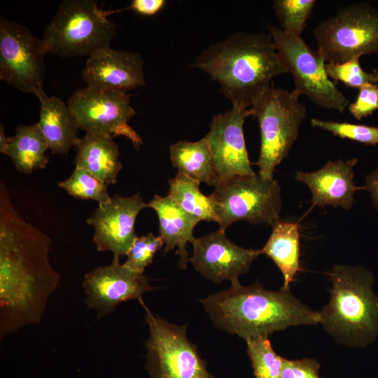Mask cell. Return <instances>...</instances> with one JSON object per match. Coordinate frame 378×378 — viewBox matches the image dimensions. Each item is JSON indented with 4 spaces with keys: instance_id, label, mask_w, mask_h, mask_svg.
<instances>
[{
    "instance_id": "obj_1",
    "label": "cell",
    "mask_w": 378,
    "mask_h": 378,
    "mask_svg": "<svg viewBox=\"0 0 378 378\" xmlns=\"http://www.w3.org/2000/svg\"><path fill=\"white\" fill-rule=\"evenodd\" d=\"M51 239L24 220L0 183V337L39 324L61 276L49 260Z\"/></svg>"
},
{
    "instance_id": "obj_2",
    "label": "cell",
    "mask_w": 378,
    "mask_h": 378,
    "mask_svg": "<svg viewBox=\"0 0 378 378\" xmlns=\"http://www.w3.org/2000/svg\"><path fill=\"white\" fill-rule=\"evenodd\" d=\"M192 66L217 82L232 106L245 109L288 72L270 33L237 31L204 49Z\"/></svg>"
},
{
    "instance_id": "obj_3",
    "label": "cell",
    "mask_w": 378,
    "mask_h": 378,
    "mask_svg": "<svg viewBox=\"0 0 378 378\" xmlns=\"http://www.w3.org/2000/svg\"><path fill=\"white\" fill-rule=\"evenodd\" d=\"M230 287L200 302L214 325L240 337L267 336L291 326L320 323L318 312L295 298L290 288L267 290L259 283L243 286L238 278Z\"/></svg>"
},
{
    "instance_id": "obj_4",
    "label": "cell",
    "mask_w": 378,
    "mask_h": 378,
    "mask_svg": "<svg viewBox=\"0 0 378 378\" xmlns=\"http://www.w3.org/2000/svg\"><path fill=\"white\" fill-rule=\"evenodd\" d=\"M329 302L318 312L324 330L341 344L363 347L378 336V296L373 274L362 267L335 265Z\"/></svg>"
},
{
    "instance_id": "obj_5",
    "label": "cell",
    "mask_w": 378,
    "mask_h": 378,
    "mask_svg": "<svg viewBox=\"0 0 378 378\" xmlns=\"http://www.w3.org/2000/svg\"><path fill=\"white\" fill-rule=\"evenodd\" d=\"M93 0H65L47 25L41 39L47 54L62 57H90L111 48L115 24Z\"/></svg>"
},
{
    "instance_id": "obj_6",
    "label": "cell",
    "mask_w": 378,
    "mask_h": 378,
    "mask_svg": "<svg viewBox=\"0 0 378 378\" xmlns=\"http://www.w3.org/2000/svg\"><path fill=\"white\" fill-rule=\"evenodd\" d=\"M296 89L290 92L271 86L250 107L260 131L258 174L273 179L276 167L288 155L298 138L299 127L306 117Z\"/></svg>"
},
{
    "instance_id": "obj_7",
    "label": "cell",
    "mask_w": 378,
    "mask_h": 378,
    "mask_svg": "<svg viewBox=\"0 0 378 378\" xmlns=\"http://www.w3.org/2000/svg\"><path fill=\"white\" fill-rule=\"evenodd\" d=\"M209 196L223 231L238 220L272 227L281 220V190L274 178L258 174L235 176L219 181Z\"/></svg>"
},
{
    "instance_id": "obj_8",
    "label": "cell",
    "mask_w": 378,
    "mask_h": 378,
    "mask_svg": "<svg viewBox=\"0 0 378 378\" xmlns=\"http://www.w3.org/2000/svg\"><path fill=\"white\" fill-rule=\"evenodd\" d=\"M317 51L325 62L340 64L378 54V10L367 2L340 8L314 29Z\"/></svg>"
},
{
    "instance_id": "obj_9",
    "label": "cell",
    "mask_w": 378,
    "mask_h": 378,
    "mask_svg": "<svg viewBox=\"0 0 378 378\" xmlns=\"http://www.w3.org/2000/svg\"><path fill=\"white\" fill-rule=\"evenodd\" d=\"M148 337L146 365L149 378H214L206 361L186 335L187 324L178 326L154 315L144 301Z\"/></svg>"
},
{
    "instance_id": "obj_10",
    "label": "cell",
    "mask_w": 378,
    "mask_h": 378,
    "mask_svg": "<svg viewBox=\"0 0 378 378\" xmlns=\"http://www.w3.org/2000/svg\"><path fill=\"white\" fill-rule=\"evenodd\" d=\"M268 29L285 66L293 75L295 89L323 108L343 113L349 102L330 79L320 53L300 36L272 25Z\"/></svg>"
},
{
    "instance_id": "obj_11",
    "label": "cell",
    "mask_w": 378,
    "mask_h": 378,
    "mask_svg": "<svg viewBox=\"0 0 378 378\" xmlns=\"http://www.w3.org/2000/svg\"><path fill=\"white\" fill-rule=\"evenodd\" d=\"M78 128L113 138L124 136L136 148L141 136L127 123L136 115L125 92L87 86L76 90L67 103Z\"/></svg>"
},
{
    "instance_id": "obj_12",
    "label": "cell",
    "mask_w": 378,
    "mask_h": 378,
    "mask_svg": "<svg viewBox=\"0 0 378 378\" xmlns=\"http://www.w3.org/2000/svg\"><path fill=\"white\" fill-rule=\"evenodd\" d=\"M42 41L24 25L0 18V79L24 93L43 88L46 55Z\"/></svg>"
},
{
    "instance_id": "obj_13",
    "label": "cell",
    "mask_w": 378,
    "mask_h": 378,
    "mask_svg": "<svg viewBox=\"0 0 378 378\" xmlns=\"http://www.w3.org/2000/svg\"><path fill=\"white\" fill-rule=\"evenodd\" d=\"M82 286L87 307L94 310L99 318L113 312L123 302L141 301L145 293L155 289L144 273L120 264L118 256H113L110 265L97 267L86 273Z\"/></svg>"
},
{
    "instance_id": "obj_14",
    "label": "cell",
    "mask_w": 378,
    "mask_h": 378,
    "mask_svg": "<svg viewBox=\"0 0 378 378\" xmlns=\"http://www.w3.org/2000/svg\"><path fill=\"white\" fill-rule=\"evenodd\" d=\"M249 109L232 106L213 117L205 136L211 148L219 181L255 173L251 167L244 135ZM218 181V182H219Z\"/></svg>"
},
{
    "instance_id": "obj_15",
    "label": "cell",
    "mask_w": 378,
    "mask_h": 378,
    "mask_svg": "<svg viewBox=\"0 0 378 378\" xmlns=\"http://www.w3.org/2000/svg\"><path fill=\"white\" fill-rule=\"evenodd\" d=\"M148 207L139 194L129 197L115 195L99 204L87 223L94 230L93 242L99 251H110L123 256L137 236L134 223L139 213Z\"/></svg>"
},
{
    "instance_id": "obj_16",
    "label": "cell",
    "mask_w": 378,
    "mask_h": 378,
    "mask_svg": "<svg viewBox=\"0 0 378 378\" xmlns=\"http://www.w3.org/2000/svg\"><path fill=\"white\" fill-rule=\"evenodd\" d=\"M190 258L195 269L209 280L218 284L232 280L246 273L253 261L260 255L259 249H248L237 245L218 229L192 244Z\"/></svg>"
},
{
    "instance_id": "obj_17",
    "label": "cell",
    "mask_w": 378,
    "mask_h": 378,
    "mask_svg": "<svg viewBox=\"0 0 378 378\" xmlns=\"http://www.w3.org/2000/svg\"><path fill=\"white\" fill-rule=\"evenodd\" d=\"M82 76L88 87L125 93L145 85L141 55L111 48L99 49L88 57Z\"/></svg>"
},
{
    "instance_id": "obj_18",
    "label": "cell",
    "mask_w": 378,
    "mask_h": 378,
    "mask_svg": "<svg viewBox=\"0 0 378 378\" xmlns=\"http://www.w3.org/2000/svg\"><path fill=\"white\" fill-rule=\"evenodd\" d=\"M356 158L347 161H328L322 168L312 172L298 171L295 179L306 184L311 190L314 205L341 206L349 210L358 189L354 184L353 168Z\"/></svg>"
},
{
    "instance_id": "obj_19",
    "label": "cell",
    "mask_w": 378,
    "mask_h": 378,
    "mask_svg": "<svg viewBox=\"0 0 378 378\" xmlns=\"http://www.w3.org/2000/svg\"><path fill=\"white\" fill-rule=\"evenodd\" d=\"M157 214L159 221V233L164 241V253L176 248L179 256V267L186 269L190 258L186 251V244H192L195 239L193 230L200 220L187 213L170 197L155 195L148 204Z\"/></svg>"
},
{
    "instance_id": "obj_20",
    "label": "cell",
    "mask_w": 378,
    "mask_h": 378,
    "mask_svg": "<svg viewBox=\"0 0 378 378\" xmlns=\"http://www.w3.org/2000/svg\"><path fill=\"white\" fill-rule=\"evenodd\" d=\"M34 94L40 102L37 125L45 137L48 149L53 154L66 155L80 140L77 136L78 127L68 105L55 96L49 97L43 88Z\"/></svg>"
},
{
    "instance_id": "obj_21",
    "label": "cell",
    "mask_w": 378,
    "mask_h": 378,
    "mask_svg": "<svg viewBox=\"0 0 378 378\" xmlns=\"http://www.w3.org/2000/svg\"><path fill=\"white\" fill-rule=\"evenodd\" d=\"M76 147V167L87 169L107 186L117 182L122 165L113 137L87 132Z\"/></svg>"
},
{
    "instance_id": "obj_22",
    "label": "cell",
    "mask_w": 378,
    "mask_h": 378,
    "mask_svg": "<svg viewBox=\"0 0 378 378\" xmlns=\"http://www.w3.org/2000/svg\"><path fill=\"white\" fill-rule=\"evenodd\" d=\"M277 265L284 276L282 287L290 288L300 265V232L298 224L290 221H279L265 244L259 249Z\"/></svg>"
},
{
    "instance_id": "obj_23",
    "label": "cell",
    "mask_w": 378,
    "mask_h": 378,
    "mask_svg": "<svg viewBox=\"0 0 378 378\" xmlns=\"http://www.w3.org/2000/svg\"><path fill=\"white\" fill-rule=\"evenodd\" d=\"M172 165L196 181L215 186L218 177L206 137L196 141L181 140L169 148Z\"/></svg>"
},
{
    "instance_id": "obj_24",
    "label": "cell",
    "mask_w": 378,
    "mask_h": 378,
    "mask_svg": "<svg viewBox=\"0 0 378 378\" xmlns=\"http://www.w3.org/2000/svg\"><path fill=\"white\" fill-rule=\"evenodd\" d=\"M47 141L37 123L20 125L13 136L9 137L4 154L10 158L15 169L24 174L46 168L48 157Z\"/></svg>"
},
{
    "instance_id": "obj_25",
    "label": "cell",
    "mask_w": 378,
    "mask_h": 378,
    "mask_svg": "<svg viewBox=\"0 0 378 378\" xmlns=\"http://www.w3.org/2000/svg\"><path fill=\"white\" fill-rule=\"evenodd\" d=\"M200 183L178 172L169 181L168 196L180 207L200 220L218 223L212 200L204 195Z\"/></svg>"
},
{
    "instance_id": "obj_26",
    "label": "cell",
    "mask_w": 378,
    "mask_h": 378,
    "mask_svg": "<svg viewBox=\"0 0 378 378\" xmlns=\"http://www.w3.org/2000/svg\"><path fill=\"white\" fill-rule=\"evenodd\" d=\"M255 378H280L284 358L273 349L267 336L244 339Z\"/></svg>"
},
{
    "instance_id": "obj_27",
    "label": "cell",
    "mask_w": 378,
    "mask_h": 378,
    "mask_svg": "<svg viewBox=\"0 0 378 378\" xmlns=\"http://www.w3.org/2000/svg\"><path fill=\"white\" fill-rule=\"evenodd\" d=\"M58 186L74 197L94 200L99 204L106 202L111 198L106 183L79 167H76L69 177L59 182Z\"/></svg>"
},
{
    "instance_id": "obj_28",
    "label": "cell",
    "mask_w": 378,
    "mask_h": 378,
    "mask_svg": "<svg viewBox=\"0 0 378 378\" xmlns=\"http://www.w3.org/2000/svg\"><path fill=\"white\" fill-rule=\"evenodd\" d=\"M314 0H276L274 10L285 31L300 36L312 15Z\"/></svg>"
},
{
    "instance_id": "obj_29",
    "label": "cell",
    "mask_w": 378,
    "mask_h": 378,
    "mask_svg": "<svg viewBox=\"0 0 378 378\" xmlns=\"http://www.w3.org/2000/svg\"><path fill=\"white\" fill-rule=\"evenodd\" d=\"M360 57H354L340 64H326V71L329 76L340 81L349 88H360L368 84H377L378 69L371 73L365 72L360 66Z\"/></svg>"
},
{
    "instance_id": "obj_30",
    "label": "cell",
    "mask_w": 378,
    "mask_h": 378,
    "mask_svg": "<svg viewBox=\"0 0 378 378\" xmlns=\"http://www.w3.org/2000/svg\"><path fill=\"white\" fill-rule=\"evenodd\" d=\"M311 124L342 139H347L366 145L378 144V127L346 122L312 118Z\"/></svg>"
},
{
    "instance_id": "obj_31",
    "label": "cell",
    "mask_w": 378,
    "mask_h": 378,
    "mask_svg": "<svg viewBox=\"0 0 378 378\" xmlns=\"http://www.w3.org/2000/svg\"><path fill=\"white\" fill-rule=\"evenodd\" d=\"M163 245L161 237L155 236L152 232L137 237L127 252V260L123 264L134 271L144 273Z\"/></svg>"
},
{
    "instance_id": "obj_32",
    "label": "cell",
    "mask_w": 378,
    "mask_h": 378,
    "mask_svg": "<svg viewBox=\"0 0 378 378\" xmlns=\"http://www.w3.org/2000/svg\"><path fill=\"white\" fill-rule=\"evenodd\" d=\"M377 109V84H368L359 88L356 101L349 105L351 114L359 120L372 115Z\"/></svg>"
},
{
    "instance_id": "obj_33",
    "label": "cell",
    "mask_w": 378,
    "mask_h": 378,
    "mask_svg": "<svg viewBox=\"0 0 378 378\" xmlns=\"http://www.w3.org/2000/svg\"><path fill=\"white\" fill-rule=\"evenodd\" d=\"M319 367L314 358L290 360L284 358L280 378H321Z\"/></svg>"
},
{
    "instance_id": "obj_34",
    "label": "cell",
    "mask_w": 378,
    "mask_h": 378,
    "mask_svg": "<svg viewBox=\"0 0 378 378\" xmlns=\"http://www.w3.org/2000/svg\"><path fill=\"white\" fill-rule=\"evenodd\" d=\"M166 4L164 0H133L131 4L124 8L117 10L107 11L109 13L131 9L142 15H154L159 13Z\"/></svg>"
},
{
    "instance_id": "obj_35",
    "label": "cell",
    "mask_w": 378,
    "mask_h": 378,
    "mask_svg": "<svg viewBox=\"0 0 378 378\" xmlns=\"http://www.w3.org/2000/svg\"><path fill=\"white\" fill-rule=\"evenodd\" d=\"M363 188L370 192L373 203L378 206V169L366 176V184Z\"/></svg>"
},
{
    "instance_id": "obj_36",
    "label": "cell",
    "mask_w": 378,
    "mask_h": 378,
    "mask_svg": "<svg viewBox=\"0 0 378 378\" xmlns=\"http://www.w3.org/2000/svg\"><path fill=\"white\" fill-rule=\"evenodd\" d=\"M9 141V137L5 134L4 127L1 124L0 125V152L4 153Z\"/></svg>"
}]
</instances>
